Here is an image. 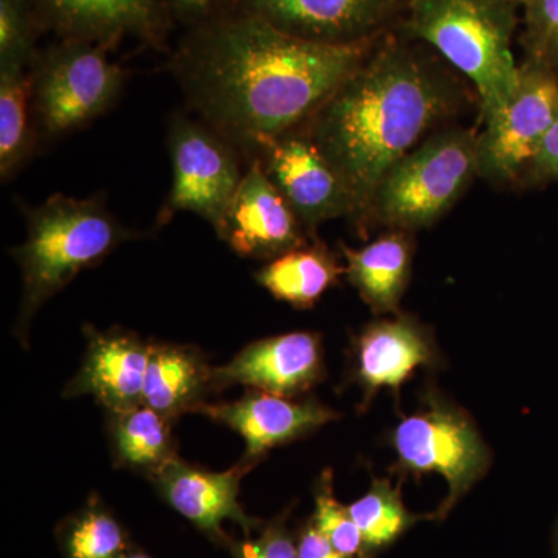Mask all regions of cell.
<instances>
[{
	"mask_svg": "<svg viewBox=\"0 0 558 558\" xmlns=\"http://www.w3.org/2000/svg\"><path fill=\"white\" fill-rule=\"evenodd\" d=\"M377 39L312 43L229 7L189 28L172 69L201 119L255 153L264 140L303 128Z\"/></svg>",
	"mask_w": 558,
	"mask_h": 558,
	"instance_id": "1",
	"label": "cell"
},
{
	"mask_svg": "<svg viewBox=\"0 0 558 558\" xmlns=\"http://www.w3.org/2000/svg\"><path fill=\"white\" fill-rule=\"evenodd\" d=\"M387 38L359 65L304 130L366 215L380 180L457 108L449 76L414 47Z\"/></svg>",
	"mask_w": 558,
	"mask_h": 558,
	"instance_id": "2",
	"label": "cell"
},
{
	"mask_svg": "<svg viewBox=\"0 0 558 558\" xmlns=\"http://www.w3.org/2000/svg\"><path fill=\"white\" fill-rule=\"evenodd\" d=\"M27 236L11 250L22 275L16 336L27 337L36 312L80 271L102 263L132 240L102 196L57 193L38 207L25 208Z\"/></svg>",
	"mask_w": 558,
	"mask_h": 558,
	"instance_id": "3",
	"label": "cell"
},
{
	"mask_svg": "<svg viewBox=\"0 0 558 558\" xmlns=\"http://www.w3.org/2000/svg\"><path fill=\"white\" fill-rule=\"evenodd\" d=\"M515 0H409L405 38L438 51L475 86L484 123L508 106L520 83L512 44Z\"/></svg>",
	"mask_w": 558,
	"mask_h": 558,
	"instance_id": "4",
	"label": "cell"
},
{
	"mask_svg": "<svg viewBox=\"0 0 558 558\" xmlns=\"http://www.w3.org/2000/svg\"><path fill=\"white\" fill-rule=\"evenodd\" d=\"M478 175V134L450 128L432 134L385 174L366 215L392 230L442 218Z\"/></svg>",
	"mask_w": 558,
	"mask_h": 558,
	"instance_id": "5",
	"label": "cell"
},
{
	"mask_svg": "<svg viewBox=\"0 0 558 558\" xmlns=\"http://www.w3.org/2000/svg\"><path fill=\"white\" fill-rule=\"evenodd\" d=\"M109 47L83 39H60L36 51L31 72L36 128L57 138L87 126L106 112L123 90V68Z\"/></svg>",
	"mask_w": 558,
	"mask_h": 558,
	"instance_id": "6",
	"label": "cell"
},
{
	"mask_svg": "<svg viewBox=\"0 0 558 558\" xmlns=\"http://www.w3.org/2000/svg\"><path fill=\"white\" fill-rule=\"evenodd\" d=\"M172 185L159 223L170 222L178 213L190 211L218 229L242 175L238 146L204 120L175 116L168 131Z\"/></svg>",
	"mask_w": 558,
	"mask_h": 558,
	"instance_id": "7",
	"label": "cell"
},
{
	"mask_svg": "<svg viewBox=\"0 0 558 558\" xmlns=\"http://www.w3.org/2000/svg\"><path fill=\"white\" fill-rule=\"evenodd\" d=\"M558 117L556 70L526 60L512 100L478 135V175L509 183L526 174L535 154Z\"/></svg>",
	"mask_w": 558,
	"mask_h": 558,
	"instance_id": "8",
	"label": "cell"
},
{
	"mask_svg": "<svg viewBox=\"0 0 558 558\" xmlns=\"http://www.w3.org/2000/svg\"><path fill=\"white\" fill-rule=\"evenodd\" d=\"M255 157L304 229L314 231L328 220L357 215L351 191L304 128L264 140Z\"/></svg>",
	"mask_w": 558,
	"mask_h": 558,
	"instance_id": "9",
	"label": "cell"
},
{
	"mask_svg": "<svg viewBox=\"0 0 558 558\" xmlns=\"http://www.w3.org/2000/svg\"><path fill=\"white\" fill-rule=\"evenodd\" d=\"M304 226L253 157L216 233L244 258L275 259L306 245Z\"/></svg>",
	"mask_w": 558,
	"mask_h": 558,
	"instance_id": "10",
	"label": "cell"
},
{
	"mask_svg": "<svg viewBox=\"0 0 558 558\" xmlns=\"http://www.w3.org/2000/svg\"><path fill=\"white\" fill-rule=\"evenodd\" d=\"M400 0H230L231 9L312 43L344 46L377 39Z\"/></svg>",
	"mask_w": 558,
	"mask_h": 558,
	"instance_id": "11",
	"label": "cell"
},
{
	"mask_svg": "<svg viewBox=\"0 0 558 558\" xmlns=\"http://www.w3.org/2000/svg\"><path fill=\"white\" fill-rule=\"evenodd\" d=\"M400 462L414 472H435L450 486V502L468 490L486 464V450L465 418L450 411L407 417L396 429Z\"/></svg>",
	"mask_w": 558,
	"mask_h": 558,
	"instance_id": "12",
	"label": "cell"
},
{
	"mask_svg": "<svg viewBox=\"0 0 558 558\" xmlns=\"http://www.w3.org/2000/svg\"><path fill=\"white\" fill-rule=\"evenodd\" d=\"M40 25L60 39H83L109 49L124 38L160 44L167 0H32Z\"/></svg>",
	"mask_w": 558,
	"mask_h": 558,
	"instance_id": "13",
	"label": "cell"
},
{
	"mask_svg": "<svg viewBox=\"0 0 558 558\" xmlns=\"http://www.w3.org/2000/svg\"><path fill=\"white\" fill-rule=\"evenodd\" d=\"M322 374V344L312 332H290L255 341L226 365L211 368V388L245 385L288 396L306 391Z\"/></svg>",
	"mask_w": 558,
	"mask_h": 558,
	"instance_id": "14",
	"label": "cell"
},
{
	"mask_svg": "<svg viewBox=\"0 0 558 558\" xmlns=\"http://www.w3.org/2000/svg\"><path fill=\"white\" fill-rule=\"evenodd\" d=\"M87 351L83 365L65 388V398L92 396L108 413L143 403L150 343L121 329H84Z\"/></svg>",
	"mask_w": 558,
	"mask_h": 558,
	"instance_id": "15",
	"label": "cell"
},
{
	"mask_svg": "<svg viewBox=\"0 0 558 558\" xmlns=\"http://www.w3.org/2000/svg\"><path fill=\"white\" fill-rule=\"evenodd\" d=\"M197 413L227 425L245 440L242 461L255 464L266 451L314 432L339 414L314 402L253 391L236 402L202 403Z\"/></svg>",
	"mask_w": 558,
	"mask_h": 558,
	"instance_id": "16",
	"label": "cell"
},
{
	"mask_svg": "<svg viewBox=\"0 0 558 558\" xmlns=\"http://www.w3.org/2000/svg\"><path fill=\"white\" fill-rule=\"evenodd\" d=\"M253 468L241 461L227 472H209L186 464L178 457L150 475L161 497L172 509L189 519L202 531L216 538H223L222 523L234 521L245 531L253 526V520L245 515L238 495L242 476Z\"/></svg>",
	"mask_w": 558,
	"mask_h": 558,
	"instance_id": "17",
	"label": "cell"
},
{
	"mask_svg": "<svg viewBox=\"0 0 558 558\" xmlns=\"http://www.w3.org/2000/svg\"><path fill=\"white\" fill-rule=\"evenodd\" d=\"M211 388V368L199 351L183 344L150 343L143 403L174 422L197 411Z\"/></svg>",
	"mask_w": 558,
	"mask_h": 558,
	"instance_id": "18",
	"label": "cell"
},
{
	"mask_svg": "<svg viewBox=\"0 0 558 558\" xmlns=\"http://www.w3.org/2000/svg\"><path fill=\"white\" fill-rule=\"evenodd\" d=\"M344 274L362 299L376 312L398 311L411 267V241L407 231L392 230L355 250L343 245Z\"/></svg>",
	"mask_w": 558,
	"mask_h": 558,
	"instance_id": "19",
	"label": "cell"
},
{
	"mask_svg": "<svg viewBox=\"0 0 558 558\" xmlns=\"http://www.w3.org/2000/svg\"><path fill=\"white\" fill-rule=\"evenodd\" d=\"M429 360L427 341L409 319L369 326L359 340V377L366 388H398Z\"/></svg>",
	"mask_w": 558,
	"mask_h": 558,
	"instance_id": "20",
	"label": "cell"
},
{
	"mask_svg": "<svg viewBox=\"0 0 558 558\" xmlns=\"http://www.w3.org/2000/svg\"><path fill=\"white\" fill-rule=\"evenodd\" d=\"M343 271L336 256L315 242L271 259L256 274V281L275 299L307 310L339 281Z\"/></svg>",
	"mask_w": 558,
	"mask_h": 558,
	"instance_id": "21",
	"label": "cell"
},
{
	"mask_svg": "<svg viewBox=\"0 0 558 558\" xmlns=\"http://www.w3.org/2000/svg\"><path fill=\"white\" fill-rule=\"evenodd\" d=\"M109 416L113 453L123 468L153 475L175 458L170 418L145 403Z\"/></svg>",
	"mask_w": 558,
	"mask_h": 558,
	"instance_id": "22",
	"label": "cell"
},
{
	"mask_svg": "<svg viewBox=\"0 0 558 558\" xmlns=\"http://www.w3.org/2000/svg\"><path fill=\"white\" fill-rule=\"evenodd\" d=\"M31 68L0 69V175L3 182L24 167L35 146Z\"/></svg>",
	"mask_w": 558,
	"mask_h": 558,
	"instance_id": "23",
	"label": "cell"
},
{
	"mask_svg": "<svg viewBox=\"0 0 558 558\" xmlns=\"http://www.w3.org/2000/svg\"><path fill=\"white\" fill-rule=\"evenodd\" d=\"M348 509L366 548L388 545L411 523V517L403 508L399 495L387 483L374 484L365 497Z\"/></svg>",
	"mask_w": 558,
	"mask_h": 558,
	"instance_id": "24",
	"label": "cell"
},
{
	"mask_svg": "<svg viewBox=\"0 0 558 558\" xmlns=\"http://www.w3.org/2000/svg\"><path fill=\"white\" fill-rule=\"evenodd\" d=\"M44 31L32 0H0V69H28Z\"/></svg>",
	"mask_w": 558,
	"mask_h": 558,
	"instance_id": "25",
	"label": "cell"
},
{
	"mask_svg": "<svg viewBox=\"0 0 558 558\" xmlns=\"http://www.w3.org/2000/svg\"><path fill=\"white\" fill-rule=\"evenodd\" d=\"M124 548L126 543L120 524L97 506L73 520L65 535L69 558H121Z\"/></svg>",
	"mask_w": 558,
	"mask_h": 558,
	"instance_id": "26",
	"label": "cell"
},
{
	"mask_svg": "<svg viewBox=\"0 0 558 558\" xmlns=\"http://www.w3.org/2000/svg\"><path fill=\"white\" fill-rule=\"evenodd\" d=\"M527 60L558 68V0H521Z\"/></svg>",
	"mask_w": 558,
	"mask_h": 558,
	"instance_id": "27",
	"label": "cell"
},
{
	"mask_svg": "<svg viewBox=\"0 0 558 558\" xmlns=\"http://www.w3.org/2000/svg\"><path fill=\"white\" fill-rule=\"evenodd\" d=\"M314 526L328 538L330 545L348 558H357L366 548L357 524L352 520L348 508L339 505L330 494V488L319 492L315 509Z\"/></svg>",
	"mask_w": 558,
	"mask_h": 558,
	"instance_id": "28",
	"label": "cell"
},
{
	"mask_svg": "<svg viewBox=\"0 0 558 558\" xmlns=\"http://www.w3.org/2000/svg\"><path fill=\"white\" fill-rule=\"evenodd\" d=\"M236 558H299V553L284 529L274 526L255 542L242 543Z\"/></svg>",
	"mask_w": 558,
	"mask_h": 558,
	"instance_id": "29",
	"label": "cell"
},
{
	"mask_svg": "<svg viewBox=\"0 0 558 558\" xmlns=\"http://www.w3.org/2000/svg\"><path fill=\"white\" fill-rule=\"evenodd\" d=\"M230 0H167L168 11L186 28L197 27L229 9Z\"/></svg>",
	"mask_w": 558,
	"mask_h": 558,
	"instance_id": "30",
	"label": "cell"
},
{
	"mask_svg": "<svg viewBox=\"0 0 558 558\" xmlns=\"http://www.w3.org/2000/svg\"><path fill=\"white\" fill-rule=\"evenodd\" d=\"M526 174L537 180L558 179V117L543 138Z\"/></svg>",
	"mask_w": 558,
	"mask_h": 558,
	"instance_id": "31",
	"label": "cell"
},
{
	"mask_svg": "<svg viewBox=\"0 0 558 558\" xmlns=\"http://www.w3.org/2000/svg\"><path fill=\"white\" fill-rule=\"evenodd\" d=\"M296 553L299 558H348L333 548L328 538L315 526L307 527L303 532Z\"/></svg>",
	"mask_w": 558,
	"mask_h": 558,
	"instance_id": "32",
	"label": "cell"
},
{
	"mask_svg": "<svg viewBox=\"0 0 558 558\" xmlns=\"http://www.w3.org/2000/svg\"><path fill=\"white\" fill-rule=\"evenodd\" d=\"M121 558H150L148 556H145V554L134 553V554H124Z\"/></svg>",
	"mask_w": 558,
	"mask_h": 558,
	"instance_id": "33",
	"label": "cell"
},
{
	"mask_svg": "<svg viewBox=\"0 0 558 558\" xmlns=\"http://www.w3.org/2000/svg\"><path fill=\"white\" fill-rule=\"evenodd\" d=\"M515 2H519V3H520V2H521V0H515Z\"/></svg>",
	"mask_w": 558,
	"mask_h": 558,
	"instance_id": "34",
	"label": "cell"
}]
</instances>
